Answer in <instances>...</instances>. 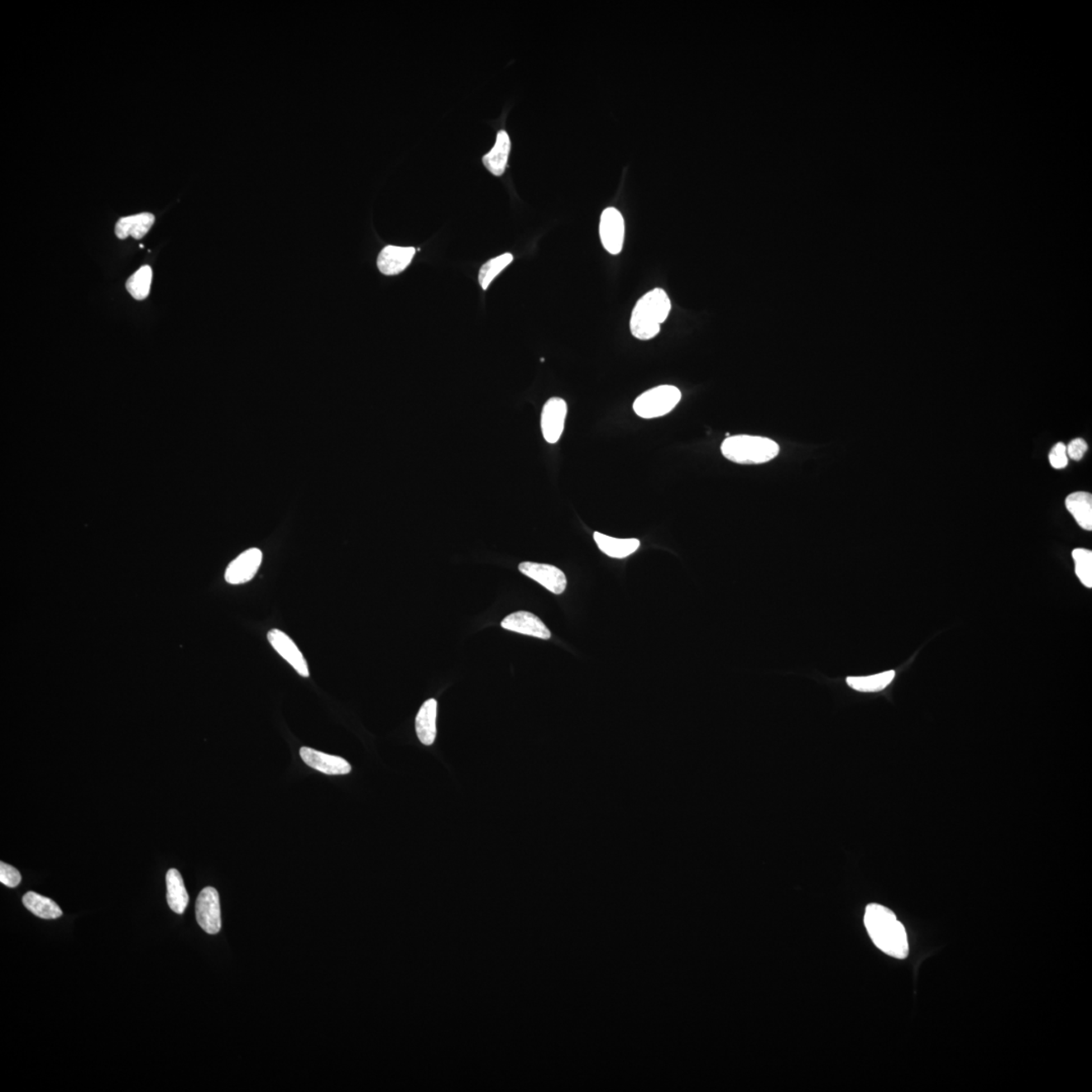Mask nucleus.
Returning <instances> with one entry per match:
<instances>
[{
  "mask_svg": "<svg viewBox=\"0 0 1092 1092\" xmlns=\"http://www.w3.org/2000/svg\"><path fill=\"white\" fill-rule=\"evenodd\" d=\"M864 923L873 943L882 952L896 959L908 957L909 946L907 931L892 910L881 904H869L864 912Z\"/></svg>",
  "mask_w": 1092,
  "mask_h": 1092,
  "instance_id": "nucleus-1",
  "label": "nucleus"
},
{
  "mask_svg": "<svg viewBox=\"0 0 1092 1092\" xmlns=\"http://www.w3.org/2000/svg\"><path fill=\"white\" fill-rule=\"evenodd\" d=\"M672 303L662 289H654L641 297L635 304L630 318V331L636 339L654 338L661 331V325L670 315Z\"/></svg>",
  "mask_w": 1092,
  "mask_h": 1092,
  "instance_id": "nucleus-2",
  "label": "nucleus"
},
{
  "mask_svg": "<svg viewBox=\"0 0 1092 1092\" xmlns=\"http://www.w3.org/2000/svg\"><path fill=\"white\" fill-rule=\"evenodd\" d=\"M779 452V445L775 441L761 436H730L721 444V453L725 457L740 464L768 462L775 458Z\"/></svg>",
  "mask_w": 1092,
  "mask_h": 1092,
  "instance_id": "nucleus-3",
  "label": "nucleus"
},
{
  "mask_svg": "<svg viewBox=\"0 0 1092 1092\" xmlns=\"http://www.w3.org/2000/svg\"><path fill=\"white\" fill-rule=\"evenodd\" d=\"M682 399L681 390L673 386H659L644 391L635 400L637 416L644 419L663 417L673 411Z\"/></svg>",
  "mask_w": 1092,
  "mask_h": 1092,
  "instance_id": "nucleus-4",
  "label": "nucleus"
},
{
  "mask_svg": "<svg viewBox=\"0 0 1092 1092\" xmlns=\"http://www.w3.org/2000/svg\"><path fill=\"white\" fill-rule=\"evenodd\" d=\"M599 233L601 242L606 251L618 255L622 251L625 238V218L615 208L604 209L601 216Z\"/></svg>",
  "mask_w": 1092,
  "mask_h": 1092,
  "instance_id": "nucleus-5",
  "label": "nucleus"
},
{
  "mask_svg": "<svg viewBox=\"0 0 1092 1092\" xmlns=\"http://www.w3.org/2000/svg\"><path fill=\"white\" fill-rule=\"evenodd\" d=\"M195 916L199 927L208 934L216 935L221 931L220 896L213 887H206L200 892L195 903Z\"/></svg>",
  "mask_w": 1092,
  "mask_h": 1092,
  "instance_id": "nucleus-6",
  "label": "nucleus"
},
{
  "mask_svg": "<svg viewBox=\"0 0 1092 1092\" xmlns=\"http://www.w3.org/2000/svg\"><path fill=\"white\" fill-rule=\"evenodd\" d=\"M519 571L555 595L563 594L567 588L566 575L550 564L525 562L519 564Z\"/></svg>",
  "mask_w": 1092,
  "mask_h": 1092,
  "instance_id": "nucleus-7",
  "label": "nucleus"
},
{
  "mask_svg": "<svg viewBox=\"0 0 1092 1092\" xmlns=\"http://www.w3.org/2000/svg\"><path fill=\"white\" fill-rule=\"evenodd\" d=\"M568 414V405L562 398H552L545 403L541 413V430L546 443H557L563 432Z\"/></svg>",
  "mask_w": 1092,
  "mask_h": 1092,
  "instance_id": "nucleus-8",
  "label": "nucleus"
},
{
  "mask_svg": "<svg viewBox=\"0 0 1092 1092\" xmlns=\"http://www.w3.org/2000/svg\"><path fill=\"white\" fill-rule=\"evenodd\" d=\"M262 563V553L258 548L245 550L227 568L225 579L229 584L240 585L251 581Z\"/></svg>",
  "mask_w": 1092,
  "mask_h": 1092,
  "instance_id": "nucleus-9",
  "label": "nucleus"
},
{
  "mask_svg": "<svg viewBox=\"0 0 1092 1092\" xmlns=\"http://www.w3.org/2000/svg\"><path fill=\"white\" fill-rule=\"evenodd\" d=\"M267 639L272 648L276 650V653L282 659H285L297 671L299 676L304 678L309 676L306 659L289 635H286L284 631L271 630L267 634Z\"/></svg>",
  "mask_w": 1092,
  "mask_h": 1092,
  "instance_id": "nucleus-10",
  "label": "nucleus"
},
{
  "mask_svg": "<svg viewBox=\"0 0 1092 1092\" xmlns=\"http://www.w3.org/2000/svg\"><path fill=\"white\" fill-rule=\"evenodd\" d=\"M511 149L512 142L508 132L505 129L498 130L493 147L481 157L486 170L494 176H502L507 170Z\"/></svg>",
  "mask_w": 1092,
  "mask_h": 1092,
  "instance_id": "nucleus-11",
  "label": "nucleus"
},
{
  "mask_svg": "<svg viewBox=\"0 0 1092 1092\" xmlns=\"http://www.w3.org/2000/svg\"><path fill=\"white\" fill-rule=\"evenodd\" d=\"M505 630L517 632V634L534 636L537 639H549L552 637V632L540 620L539 617L530 612L518 611L510 614L500 623Z\"/></svg>",
  "mask_w": 1092,
  "mask_h": 1092,
  "instance_id": "nucleus-12",
  "label": "nucleus"
},
{
  "mask_svg": "<svg viewBox=\"0 0 1092 1092\" xmlns=\"http://www.w3.org/2000/svg\"><path fill=\"white\" fill-rule=\"evenodd\" d=\"M299 755L309 767L326 775H346L352 771V766L344 759L318 752L307 746H303L299 750Z\"/></svg>",
  "mask_w": 1092,
  "mask_h": 1092,
  "instance_id": "nucleus-13",
  "label": "nucleus"
},
{
  "mask_svg": "<svg viewBox=\"0 0 1092 1092\" xmlns=\"http://www.w3.org/2000/svg\"><path fill=\"white\" fill-rule=\"evenodd\" d=\"M416 250L413 247H400V246H386L381 250L377 258V266L381 273L386 275H395L406 270L409 264L411 263L415 255Z\"/></svg>",
  "mask_w": 1092,
  "mask_h": 1092,
  "instance_id": "nucleus-14",
  "label": "nucleus"
},
{
  "mask_svg": "<svg viewBox=\"0 0 1092 1092\" xmlns=\"http://www.w3.org/2000/svg\"><path fill=\"white\" fill-rule=\"evenodd\" d=\"M154 222L155 217L150 213L121 218L117 222L115 233L117 238L121 240H125L130 236L136 240H140L151 229Z\"/></svg>",
  "mask_w": 1092,
  "mask_h": 1092,
  "instance_id": "nucleus-15",
  "label": "nucleus"
},
{
  "mask_svg": "<svg viewBox=\"0 0 1092 1092\" xmlns=\"http://www.w3.org/2000/svg\"><path fill=\"white\" fill-rule=\"evenodd\" d=\"M437 701L435 699L427 700L422 705L416 717V732L418 739L425 745H433L437 730Z\"/></svg>",
  "mask_w": 1092,
  "mask_h": 1092,
  "instance_id": "nucleus-16",
  "label": "nucleus"
},
{
  "mask_svg": "<svg viewBox=\"0 0 1092 1092\" xmlns=\"http://www.w3.org/2000/svg\"><path fill=\"white\" fill-rule=\"evenodd\" d=\"M594 539L601 552L610 558H625L639 548L640 541L635 539H620L595 532Z\"/></svg>",
  "mask_w": 1092,
  "mask_h": 1092,
  "instance_id": "nucleus-17",
  "label": "nucleus"
},
{
  "mask_svg": "<svg viewBox=\"0 0 1092 1092\" xmlns=\"http://www.w3.org/2000/svg\"><path fill=\"white\" fill-rule=\"evenodd\" d=\"M1069 513L1077 524L1086 531L1092 530V496L1087 491H1076L1065 500Z\"/></svg>",
  "mask_w": 1092,
  "mask_h": 1092,
  "instance_id": "nucleus-18",
  "label": "nucleus"
},
{
  "mask_svg": "<svg viewBox=\"0 0 1092 1092\" xmlns=\"http://www.w3.org/2000/svg\"><path fill=\"white\" fill-rule=\"evenodd\" d=\"M167 903L172 912L182 914L188 908L189 898L185 889L181 874L176 869H170L166 874Z\"/></svg>",
  "mask_w": 1092,
  "mask_h": 1092,
  "instance_id": "nucleus-19",
  "label": "nucleus"
},
{
  "mask_svg": "<svg viewBox=\"0 0 1092 1092\" xmlns=\"http://www.w3.org/2000/svg\"><path fill=\"white\" fill-rule=\"evenodd\" d=\"M22 903L35 916L44 919H56L62 917L63 912L54 900L45 898L36 892H27L22 898Z\"/></svg>",
  "mask_w": 1092,
  "mask_h": 1092,
  "instance_id": "nucleus-20",
  "label": "nucleus"
},
{
  "mask_svg": "<svg viewBox=\"0 0 1092 1092\" xmlns=\"http://www.w3.org/2000/svg\"><path fill=\"white\" fill-rule=\"evenodd\" d=\"M895 672L887 671L866 677H848L846 684L863 693H876L887 688L894 680Z\"/></svg>",
  "mask_w": 1092,
  "mask_h": 1092,
  "instance_id": "nucleus-21",
  "label": "nucleus"
},
{
  "mask_svg": "<svg viewBox=\"0 0 1092 1092\" xmlns=\"http://www.w3.org/2000/svg\"><path fill=\"white\" fill-rule=\"evenodd\" d=\"M151 284L152 268L145 266L127 280L126 289L135 299L142 300L148 297Z\"/></svg>",
  "mask_w": 1092,
  "mask_h": 1092,
  "instance_id": "nucleus-22",
  "label": "nucleus"
},
{
  "mask_svg": "<svg viewBox=\"0 0 1092 1092\" xmlns=\"http://www.w3.org/2000/svg\"><path fill=\"white\" fill-rule=\"evenodd\" d=\"M513 261V255L505 253L500 256L491 259L481 267L479 273V281L482 290H488L496 277H497L510 263Z\"/></svg>",
  "mask_w": 1092,
  "mask_h": 1092,
  "instance_id": "nucleus-23",
  "label": "nucleus"
},
{
  "mask_svg": "<svg viewBox=\"0 0 1092 1092\" xmlns=\"http://www.w3.org/2000/svg\"><path fill=\"white\" fill-rule=\"evenodd\" d=\"M1078 580L1086 588H1092V552L1086 548H1075L1072 552Z\"/></svg>",
  "mask_w": 1092,
  "mask_h": 1092,
  "instance_id": "nucleus-24",
  "label": "nucleus"
},
{
  "mask_svg": "<svg viewBox=\"0 0 1092 1092\" xmlns=\"http://www.w3.org/2000/svg\"><path fill=\"white\" fill-rule=\"evenodd\" d=\"M22 881L21 873L15 867L7 863H0V882L3 885L15 888Z\"/></svg>",
  "mask_w": 1092,
  "mask_h": 1092,
  "instance_id": "nucleus-25",
  "label": "nucleus"
},
{
  "mask_svg": "<svg viewBox=\"0 0 1092 1092\" xmlns=\"http://www.w3.org/2000/svg\"><path fill=\"white\" fill-rule=\"evenodd\" d=\"M1051 466L1056 470H1061L1068 464L1067 448L1062 443L1056 444L1049 455Z\"/></svg>",
  "mask_w": 1092,
  "mask_h": 1092,
  "instance_id": "nucleus-26",
  "label": "nucleus"
},
{
  "mask_svg": "<svg viewBox=\"0 0 1092 1092\" xmlns=\"http://www.w3.org/2000/svg\"><path fill=\"white\" fill-rule=\"evenodd\" d=\"M1087 449H1089V445H1087L1086 441L1081 438H1076L1072 440L1070 444L1068 445L1067 455L1069 457L1072 458L1073 461L1078 462L1080 461L1083 455L1085 454Z\"/></svg>",
  "mask_w": 1092,
  "mask_h": 1092,
  "instance_id": "nucleus-27",
  "label": "nucleus"
}]
</instances>
